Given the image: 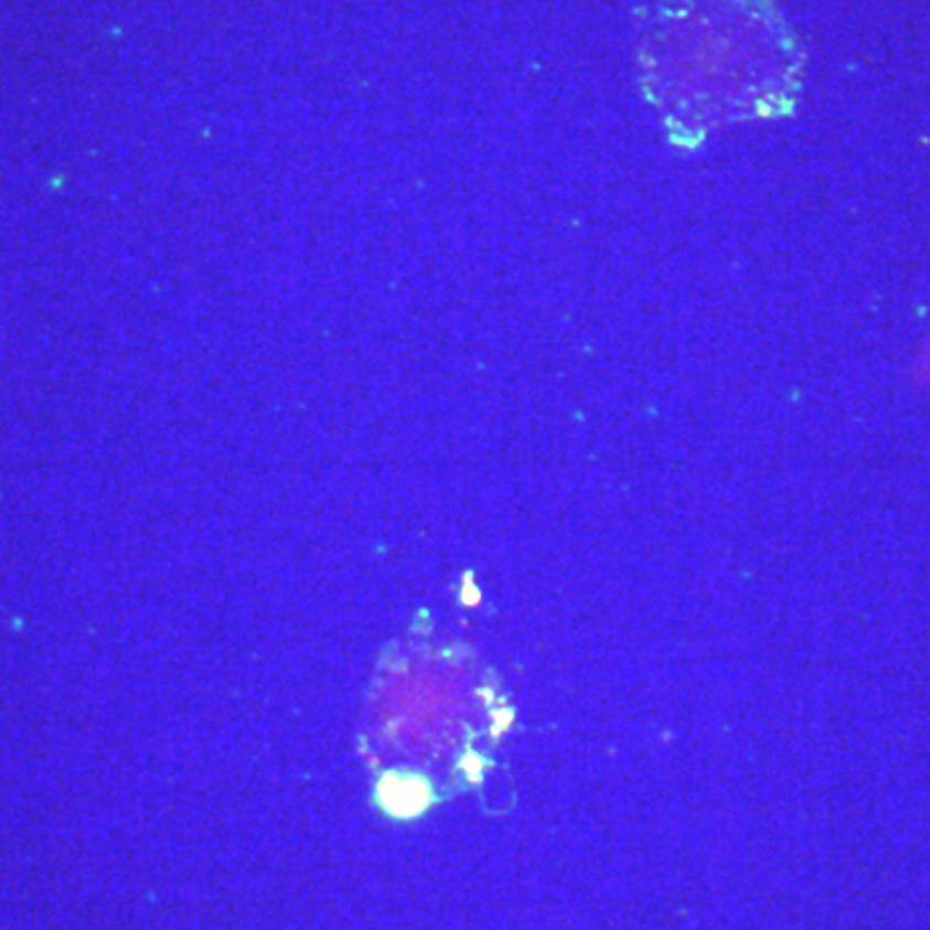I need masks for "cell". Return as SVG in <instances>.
Here are the masks:
<instances>
[{"instance_id":"obj_1","label":"cell","mask_w":930,"mask_h":930,"mask_svg":"<svg viewBox=\"0 0 930 930\" xmlns=\"http://www.w3.org/2000/svg\"><path fill=\"white\" fill-rule=\"evenodd\" d=\"M377 799H381L385 812L393 816H414L425 812V806L429 804V789L425 781H417V778L388 776L381 783Z\"/></svg>"}]
</instances>
